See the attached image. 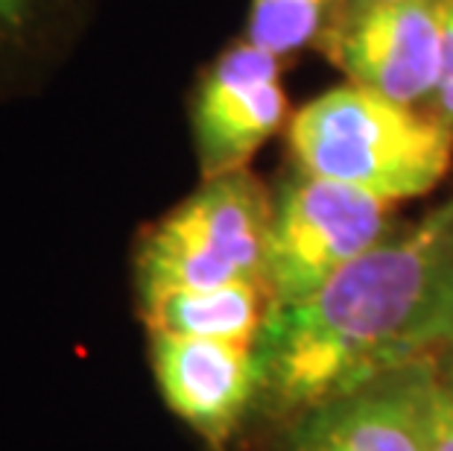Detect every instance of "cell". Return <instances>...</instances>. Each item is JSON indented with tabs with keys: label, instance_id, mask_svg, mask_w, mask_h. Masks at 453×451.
I'll list each match as a JSON object with an SVG mask.
<instances>
[{
	"label": "cell",
	"instance_id": "5b68a950",
	"mask_svg": "<svg viewBox=\"0 0 453 451\" xmlns=\"http://www.w3.org/2000/svg\"><path fill=\"white\" fill-rule=\"evenodd\" d=\"M284 62L243 35L196 71L188 127L199 179L249 170L257 150L290 123Z\"/></svg>",
	"mask_w": 453,
	"mask_h": 451
},
{
	"label": "cell",
	"instance_id": "52a82bcc",
	"mask_svg": "<svg viewBox=\"0 0 453 451\" xmlns=\"http://www.w3.org/2000/svg\"><path fill=\"white\" fill-rule=\"evenodd\" d=\"M448 0H392L342 9L319 53L345 82L427 109L439 80Z\"/></svg>",
	"mask_w": 453,
	"mask_h": 451
},
{
	"label": "cell",
	"instance_id": "8992f818",
	"mask_svg": "<svg viewBox=\"0 0 453 451\" xmlns=\"http://www.w3.org/2000/svg\"><path fill=\"white\" fill-rule=\"evenodd\" d=\"M439 363H395L287 419L281 451H430Z\"/></svg>",
	"mask_w": 453,
	"mask_h": 451
},
{
	"label": "cell",
	"instance_id": "9a60e30c",
	"mask_svg": "<svg viewBox=\"0 0 453 451\" xmlns=\"http://www.w3.org/2000/svg\"><path fill=\"white\" fill-rule=\"evenodd\" d=\"M372 4H392V0H345L342 9H354V6H372Z\"/></svg>",
	"mask_w": 453,
	"mask_h": 451
},
{
	"label": "cell",
	"instance_id": "9c48e42d",
	"mask_svg": "<svg viewBox=\"0 0 453 451\" xmlns=\"http://www.w3.org/2000/svg\"><path fill=\"white\" fill-rule=\"evenodd\" d=\"M97 9L100 0H0V109L50 89Z\"/></svg>",
	"mask_w": 453,
	"mask_h": 451
},
{
	"label": "cell",
	"instance_id": "6da1fadb",
	"mask_svg": "<svg viewBox=\"0 0 453 451\" xmlns=\"http://www.w3.org/2000/svg\"><path fill=\"white\" fill-rule=\"evenodd\" d=\"M450 291L453 194L311 299L273 308L257 340L260 405L290 419L374 372L433 354Z\"/></svg>",
	"mask_w": 453,
	"mask_h": 451
},
{
	"label": "cell",
	"instance_id": "7c38bea8",
	"mask_svg": "<svg viewBox=\"0 0 453 451\" xmlns=\"http://www.w3.org/2000/svg\"><path fill=\"white\" fill-rule=\"evenodd\" d=\"M427 109L436 118L453 129V0H448L445 9V33H441V62H439V80L433 91Z\"/></svg>",
	"mask_w": 453,
	"mask_h": 451
},
{
	"label": "cell",
	"instance_id": "ba28073f",
	"mask_svg": "<svg viewBox=\"0 0 453 451\" xmlns=\"http://www.w3.org/2000/svg\"><path fill=\"white\" fill-rule=\"evenodd\" d=\"M158 393L208 451H228L249 410L260 405L257 346L147 331Z\"/></svg>",
	"mask_w": 453,
	"mask_h": 451
},
{
	"label": "cell",
	"instance_id": "7a4b0ae2",
	"mask_svg": "<svg viewBox=\"0 0 453 451\" xmlns=\"http://www.w3.org/2000/svg\"><path fill=\"white\" fill-rule=\"evenodd\" d=\"M293 165L389 203L427 197L453 167V129L430 109L395 103L354 82L307 100L287 123Z\"/></svg>",
	"mask_w": 453,
	"mask_h": 451
},
{
	"label": "cell",
	"instance_id": "30bf717a",
	"mask_svg": "<svg viewBox=\"0 0 453 451\" xmlns=\"http://www.w3.org/2000/svg\"><path fill=\"white\" fill-rule=\"evenodd\" d=\"M269 314H273L269 291L264 284L249 282L208 287V291H173L138 305V316L147 331L246 343V346H257Z\"/></svg>",
	"mask_w": 453,
	"mask_h": 451
},
{
	"label": "cell",
	"instance_id": "277c9868",
	"mask_svg": "<svg viewBox=\"0 0 453 451\" xmlns=\"http://www.w3.org/2000/svg\"><path fill=\"white\" fill-rule=\"evenodd\" d=\"M395 203L296 167L273 194L266 291L273 308L311 299L398 229Z\"/></svg>",
	"mask_w": 453,
	"mask_h": 451
},
{
	"label": "cell",
	"instance_id": "5bb4252c",
	"mask_svg": "<svg viewBox=\"0 0 453 451\" xmlns=\"http://www.w3.org/2000/svg\"><path fill=\"white\" fill-rule=\"evenodd\" d=\"M433 358H436L439 369L453 376V291L448 293L445 308L439 316V329H436V346H433Z\"/></svg>",
	"mask_w": 453,
	"mask_h": 451
},
{
	"label": "cell",
	"instance_id": "8fae6325",
	"mask_svg": "<svg viewBox=\"0 0 453 451\" xmlns=\"http://www.w3.org/2000/svg\"><path fill=\"white\" fill-rule=\"evenodd\" d=\"M342 4L345 0H252L243 38L275 59L293 62L307 51H319Z\"/></svg>",
	"mask_w": 453,
	"mask_h": 451
},
{
	"label": "cell",
	"instance_id": "3957f363",
	"mask_svg": "<svg viewBox=\"0 0 453 451\" xmlns=\"http://www.w3.org/2000/svg\"><path fill=\"white\" fill-rule=\"evenodd\" d=\"M273 194L252 167L199 179L185 199L150 220L129 253L134 308L173 291L266 287Z\"/></svg>",
	"mask_w": 453,
	"mask_h": 451
},
{
	"label": "cell",
	"instance_id": "4fadbf2b",
	"mask_svg": "<svg viewBox=\"0 0 453 451\" xmlns=\"http://www.w3.org/2000/svg\"><path fill=\"white\" fill-rule=\"evenodd\" d=\"M430 451H453V376L439 369L433 399V443Z\"/></svg>",
	"mask_w": 453,
	"mask_h": 451
}]
</instances>
